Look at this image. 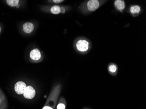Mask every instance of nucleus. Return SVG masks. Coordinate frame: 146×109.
Segmentation results:
<instances>
[{
	"instance_id": "1",
	"label": "nucleus",
	"mask_w": 146,
	"mask_h": 109,
	"mask_svg": "<svg viewBox=\"0 0 146 109\" xmlns=\"http://www.w3.org/2000/svg\"><path fill=\"white\" fill-rule=\"evenodd\" d=\"M107 0H88L80 5L78 9L83 14L88 15L95 12L108 1Z\"/></svg>"
},
{
	"instance_id": "2",
	"label": "nucleus",
	"mask_w": 146,
	"mask_h": 109,
	"mask_svg": "<svg viewBox=\"0 0 146 109\" xmlns=\"http://www.w3.org/2000/svg\"><path fill=\"white\" fill-rule=\"evenodd\" d=\"M62 90V86L60 83L53 87L49 94L43 108L42 109H55Z\"/></svg>"
},
{
	"instance_id": "3",
	"label": "nucleus",
	"mask_w": 146,
	"mask_h": 109,
	"mask_svg": "<svg viewBox=\"0 0 146 109\" xmlns=\"http://www.w3.org/2000/svg\"><path fill=\"white\" fill-rule=\"evenodd\" d=\"M92 42L88 38L84 37H79L74 40V48L78 53L81 55H86L92 50Z\"/></svg>"
},
{
	"instance_id": "4",
	"label": "nucleus",
	"mask_w": 146,
	"mask_h": 109,
	"mask_svg": "<svg viewBox=\"0 0 146 109\" xmlns=\"http://www.w3.org/2000/svg\"><path fill=\"white\" fill-rule=\"evenodd\" d=\"M42 11L46 13L52 14L59 15L65 14L69 11L70 7L69 6L63 5H50L45 6L42 8Z\"/></svg>"
},
{
	"instance_id": "5",
	"label": "nucleus",
	"mask_w": 146,
	"mask_h": 109,
	"mask_svg": "<svg viewBox=\"0 0 146 109\" xmlns=\"http://www.w3.org/2000/svg\"><path fill=\"white\" fill-rule=\"evenodd\" d=\"M29 58L32 63H39L42 62L43 59V56L42 52L37 48L33 49L30 51Z\"/></svg>"
},
{
	"instance_id": "6",
	"label": "nucleus",
	"mask_w": 146,
	"mask_h": 109,
	"mask_svg": "<svg viewBox=\"0 0 146 109\" xmlns=\"http://www.w3.org/2000/svg\"><path fill=\"white\" fill-rule=\"evenodd\" d=\"M142 11L141 7L137 5H131L127 10V12L133 17H137L141 14Z\"/></svg>"
},
{
	"instance_id": "7",
	"label": "nucleus",
	"mask_w": 146,
	"mask_h": 109,
	"mask_svg": "<svg viewBox=\"0 0 146 109\" xmlns=\"http://www.w3.org/2000/svg\"><path fill=\"white\" fill-rule=\"evenodd\" d=\"M36 92L35 89L30 85L26 87L24 92V97L29 100H32L36 96Z\"/></svg>"
},
{
	"instance_id": "8",
	"label": "nucleus",
	"mask_w": 146,
	"mask_h": 109,
	"mask_svg": "<svg viewBox=\"0 0 146 109\" xmlns=\"http://www.w3.org/2000/svg\"><path fill=\"white\" fill-rule=\"evenodd\" d=\"M27 85L26 83L22 81H18L14 85V91L18 95H23L24 92L26 88Z\"/></svg>"
},
{
	"instance_id": "9",
	"label": "nucleus",
	"mask_w": 146,
	"mask_h": 109,
	"mask_svg": "<svg viewBox=\"0 0 146 109\" xmlns=\"http://www.w3.org/2000/svg\"><path fill=\"white\" fill-rule=\"evenodd\" d=\"M114 6L115 10L120 13H123L126 9V4L123 0L114 1Z\"/></svg>"
},
{
	"instance_id": "10",
	"label": "nucleus",
	"mask_w": 146,
	"mask_h": 109,
	"mask_svg": "<svg viewBox=\"0 0 146 109\" xmlns=\"http://www.w3.org/2000/svg\"><path fill=\"white\" fill-rule=\"evenodd\" d=\"M108 73L111 76L115 77L117 76L119 71V67L116 64L114 63H111L108 64L107 66Z\"/></svg>"
},
{
	"instance_id": "11",
	"label": "nucleus",
	"mask_w": 146,
	"mask_h": 109,
	"mask_svg": "<svg viewBox=\"0 0 146 109\" xmlns=\"http://www.w3.org/2000/svg\"><path fill=\"white\" fill-rule=\"evenodd\" d=\"M8 108V101L2 90L0 89V109H7Z\"/></svg>"
},
{
	"instance_id": "12",
	"label": "nucleus",
	"mask_w": 146,
	"mask_h": 109,
	"mask_svg": "<svg viewBox=\"0 0 146 109\" xmlns=\"http://www.w3.org/2000/svg\"><path fill=\"white\" fill-rule=\"evenodd\" d=\"M35 26L32 22H27L25 23L23 25V30L26 34H30L34 31Z\"/></svg>"
},
{
	"instance_id": "13",
	"label": "nucleus",
	"mask_w": 146,
	"mask_h": 109,
	"mask_svg": "<svg viewBox=\"0 0 146 109\" xmlns=\"http://www.w3.org/2000/svg\"><path fill=\"white\" fill-rule=\"evenodd\" d=\"M56 109H66L67 107V102L64 97H61L57 101Z\"/></svg>"
},
{
	"instance_id": "14",
	"label": "nucleus",
	"mask_w": 146,
	"mask_h": 109,
	"mask_svg": "<svg viewBox=\"0 0 146 109\" xmlns=\"http://www.w3.org/2000/svg\"><path fill=\"white\" fill-rule=\"evenodd\" d=\"M21 1H22L19 0H7L5 2L9 6L13 8H18L19 6L20 5Z\"/></svg>"
},
{
	"instance_id": "15",
	"label": "nucleus",
	"mask_w": 146,
	"mask_h": 109,
	"mask_svg": "<svg viewBox=\"0 0 146 109\" xmlns=\"http://www.w3.org/2000/svg\"><path fill=\"white\" fill-rule=\"evenodd\" d=\"M64 1L63 0H52V1H49L48 2L49 3H50L51 5H57L64 2Z\"/></svg>"
},
{
	"instance_id": "16",
	"label": "nucleus",
	"mask_w": 146,
	"mask_h": 109,
	"mask_svg": "<svg viewBox=\"0 0 146 109\" xmlns=\"http://www.w3.org/2000/svg\"><path fill=\"white\" fill-rule=\"evenodd\" d=\"M1 31H2V28H1V26L0 25V34L1 33Z\"/></svg>"
},
{
	"instance_id": "17",
	"label": "nucleus",
	"mask_w": 146,
	"mask_h": 109,
	"mask_svg": "<svg viewBox=\"0 0 146 109\" xmlns=\"http://www.w3.org/2000/svg\"><path fill=\"white\" fill-rule=\"evenodd\" d=\"M83 109H90V108H84Z\"/></svg>"
}]
</instances>
